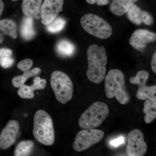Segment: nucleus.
<instances>
[{"label":"nucleus","instance_id":"1","mask_svg":"<svg viewBox=\"0 0 156 156\" xmlns=\"http://www.w3.org/2000/svg\"><path fill=\"white\" fill-rule=\"evenodd\" d=\"M87 78L94 83L100 84L106 76L108 58L105 48L96 44L90 45L87 50Z\"/></svg>","mask_w":156,"mask_h":156},{"label":"nucleus","instance_id":"2","mask_svg":"<svg viewBox=\"0 0 156 156\" xmlns=\"http://www.w3.org/2000/svg\"><path fill=\"white\" fill-rule=\"evenodd\" d=\"M105 94L108 98L115 97L122 105L129 103L130 95L126 90L125 76L121 70H111L105 76Z\"/></svg>","mask_w":156,"mask_h":156},{"label":"nucleus","instance_id":"3","mask_svg":"<svg viewBox=\"0 0 156 156\" xmlns=\"http://www.w3.org/2000/svg\"><path fill=\"white\" fill-rule=\"evenodd\" d=\"M33 133L35 139L45 146L53 145L55 140L53 122L50 115L43 110H39L34 117Z\"/></svg>","mask_w":156,"mask_h":156},{"label":"nucleus","instance_id":"4","mask_svg":"<svg viewBox=\"0 0 156 156\" xmlns=\"http://www.w3.org/2000/svg\"><path fill=\"white\" fill-rule=\"evenodd\" d=\"M109 113L108 107L104 102L96 101L81 115L79 126L83 129L97 128L106 119Z\"/></svg>","mask_w":156,"mask_h":156},{"label":"nucleus","instance_id":"5","mask_svg":"<svg viewBox=\"0 0 156 156\" xmlns=\"http://www.w3.org/2000/svg\"><path fill=\"white\" fill-rule=\"evenodd\" d=\"M50 84L58 101L65 104L71 100L73 93V85L66 74L60 71L53 72L51 74Z\"/></svg>","mask_w":156,"mask_h":156},{"label":"nucleus","instance_id":"6","mask_svg":"<svg viewBox=\"0 0 156 156\" xmlns=\"http://www.w3.org/2000/svg\"><path fill=\"white\" fill-rule=\"evenodd\" d=\"M80 23L84 30L98 38L107 39L112 34L110 25L96 14H85L81 18Z\"/></svg>","mask_w":156,"mask_h":156},{"label":"nucleus","instance_id":"7","mask_svg":"<svg viewBox=\"0 0 156 156\" xmlns=\"http://www.w3.org/2000/svg\"><path fill=\"white\" fill-rule=\"evenodd\" d=\"M104 136V132L101 130L94 128L84 129L77 134L73 144V148L77 152L87 150L100 142Z\"/></svg>","mask_w":156,"mask_h":156},{"label":"nucleus","instance_id":"8","mask_svg":"<svg viewBox=\"0 0 156 156\" xmlns=\"http://www.w3.org/2000/svg\"><path fill=\"white\" fill-rule=\"evenodd\" d=\"M128 145L126 152L129 156H143L147 151V146L144 136L139 129H135L129 132L127 136Z\"/></svg>","mask_w":156,"mask_h":156},{"label":"nucleus","instance_id":"9","mask_svg":"<svg viewBox=\"0 0 156 156\" xmlns=\"http://www.w3.org/2000/svg\"><path fill=\"white\" fill-rule=\"evenodd\" d=\"M148 78V73L145 70L139 71L135 76L130 78V83L138 86V89L136 95L140 100H146L156 94V85L150 87L146 86Z\"/></svg>","mask_w":156,"mask_h":156},{"label":"nucleus","instance_id":"10","mask_svg":"<svg viewBox=\"0 0 156 156\" xmlns=\"http://www.w3.org/2000/svg\"><path fill=\"white\" fill-rule=\"evenodd\" d=\"M64 0H44L41 8V22L48 25L63 10Z\"/></svg>","mask_w":156,"mask_h":156},{"label":"nucleus","instance_id":"11","mask_svg":"<svg viewBox=\"0 0 156 156\" xmlns=\"http://www.w3.org/2000/svg\"><path fill=\"white\" fill-rule=\"evenodd\" d=\"M19 124L15 120H10L0 134V148L8 149L14 144L19 131Z\"/></svg>","mask_w":156,"mask_h":156},{"label":"nucleus","instance_id":"12","mask_svg":"<svg viewBox=\"0 0 156 156\" xmlns=\"http://www.w3.org/2000/svg\"><path fill=\"white\" fill-rule=\"evenodd\" d=\"M156 34L154 33L145 29L136 30L129 40L130 44L136 50H143L148 44L155 41Z\"/></svg>","mask_w":156,"mask_h":156},{"label":"nucleus","instance_id":"13","mask_svg":"<svg viewBox=\"0 0 156 156\" xmlns=\"http://www.w3.org/2000/svg\"><path fill=\"white\" fill-rule=\"evenodd\" d=\"M126 13L128 19L136 25H139L142 23L147 25L153 24L154 19L151 14L141 10L135 4L131 6Z\"/></svg>","mask_w":156,"mask_h":156},{"label":"nucleus","instance_id":"14","mask_svg":"<svg viewBox=\"0 0 156 156\" xmlns=\"http://www.w3.org/2000/svg\"><path fill=\"white\" fill-rule=\"evenodd\" d=\"M46 85V80L41 79L40 77H36L34 79L33 85L28 86L23 84L19 88L17 94L20 97L23 99H31L34 96V91L44 89Z\"/></svg>","mask_w":156,"mask_h":156},{"label":"nucleus","instance_id":"15","mask_svg":"<svg viewBox=\"0 0 156 156\" xmlns=\"http://www.w3.org/2000/svg\"><path fill=\"white\" fill-rule=\"evenodd\" d=\"M42 0H23V13L27 17L39 20L41 17Z\"/></svg>","mask_w":156,"mask_h":156},{"label":"nucleus","instance_id":"16","mask_svg":"<svg viewBox=\"0 0 156 156\" xmlns=\"http://www.w3.org/2000/svg\"><path fill=\"white\" fill-rule=\"evenodd\" d=\"M17 24L14 20L9 19L0 20V44L4 41L5 36L14 39L17 38Z\"/></svg>","mask_w":156,"mask_h":156},{"label":"nucleus","instance_id":"17","mask_svg":"<svg viewBox=\"0 0 156 156\" xmlns=\"http://www.w3.org/2000/svg\"><path fill=\"white\" fill-rule=\"evenodd\" d=\"M138 0H112L110 7L111 11L117 16L126 14Z\"/></svg>","mask_w":156,"mask_h":156},{"label":"nucleus","instance_id":"18","mask_svg":"<svg viewBox=\"0 0 156 156\" xmlns=\"http://www.w3.org/2000/svg\"><path fill=\"white\" fill-rule=\"evenodd\" d=\"M20 34L25 41H30L34 37L36 32L34 28V19L27 16L23 17L20 26Z\"/></svg>","mask_w":156,"mask_h":156},{"label":"nucleus","instance_id":"19","mask_svg":"<svg viewBox=\"0 0 156 156\" xmlns=\"http://www.w3.org/2000/svg\"><path fill=\"white\" fill-rule=\"evenodd\" d=\"M144 113L145 114L144 121L150 124L156 118V96H152L146 99L144 104Z\"/></svg>","mask_w":156,"mask_h":156},{"label":"nucleus","instance_id":"20","mask_svg":"<svg viewBox=\"0 0 156 156\" xmlns=\"http://www.w3.org/2000/svg\"><path fill=\"white\" fill-rule=\"evenodd\" d=\"M22 71L23 72V74L14 77L12 79V85L15 88H18L21 87L31 77L38 75L41 72V70L39 68L36 67L32 70L23 69Z\"/></svg>","mask_w":156,"mask_h":156},{"label":"nucleus","instance_id":"21","mask_svg":"<svg viewBox=\"0 0 156 156\" xmlns=\"http://www.w3.org/2000/svg\"><path fill=\"white\" fill-rule=\"evenodd\" d=\"M56 50L60 56L69 57L73 56L76 51L75 45L66 40H60L57 44Z\"/></svg>","mask_w":156,"mask_h":156},{"label":"nucleus","instance_id":"22","mask_svg":"<svg viewBox=\"0 0 156 156\" xmlns=\"http://www.w3.org/2000/svg\"><path fill=\"white\" fill-rule=\"evenodd\" d=\"M34 146V143L31 140H23L21 141L16 146L14 150V155L29 156L32 152Z\"/></svg>","mask_w":156,"mask_h":156},{"label":"nucleus","instance_id":"23","mask_svg":"<svg viewBox=\"0 0 156 156\" xmlns=\"http://www.w3.org/2000/svg\"><path fill=\"white\" fill-rule=\"evenodd\" d=\"M66 23L65 20L61 17H56L47 25V29L49 32L55 34L61 31Z\"/></svg>","mask_w":156,"mask_h":156},{"label":"nucleus","instance_id":"24","mask_svg":"<svg viewBox=\"0 0 156 156\" xmlns=\"http://www.w3.org/2000/svg\"><path fill=\"white\" fill-rule=\"evenodd\" d=\"M33 65V61L29 58L23 59L18 62L17 67L18 69L22 71L23 69H30Z\"/></svg>","mask_w":156,"mask_h":156},{"label":"nucleus","instance_id":"25","mask_svg":"<svg viewBox=\"0 0 156 156\" xmlns=\"http://www.w3.org/2000/svg\"><path fill=\"white\" fill-rule=\"evenodd\" d=\"M14 59L11 56L0 58V66L4 69H8L14 64Z\"/></svg>","mask_w":156,"mask_h":156},{"label":"nucleus","instance_id":"26","mask_svg":"<svg viewBox=\"0 0 156 156\" xmlns=\"http://www.w3.org/2000/svg\"><path fill=\"white\" fill-rule=\"evenodd\" d=\"M125 142V138L123 136H120L118 138L112 140L110 142V145L114 147H118L119 146L122 145Z\"/></svg>","mask_w":156,"mask_h":156},{"label":"nucleus","instance_id":"27","mask_svg":"<svg viewBox=\"0 0 156 156\" xmlns=\"http://www.w3.org/2000/svg\"><path fill=\"white\" fill-rule=\"evenodd\" d=\"M86 1L90 5H94L96 3L99 6L106 5L109 2V0H86Z\"/></svg>","mask_w":156,"mask_h":156},{"label":"nucleus","instance_id":"28","mask_svg":"<svg viewBox=\"0 0 156 156\" xmlns=\"http://www.w3.org/2000/svg\"><path fill=\"white\" fill-rule=\"evenodd\" d=\"M12 55V51L11 49L4 48L0 49V58L2 57H9Z\"/></svg>","mask_w":156,"mask_h":156},{"label":"nucleus","instance_id":"29","mask_svg":"<svg viewBox=\"0 0 156 156\" xmlns=\"http://www.w3.org/2000/svg\"><path fill=\"white\" fill-rule=\"evenodd\" d=\"M151 69L155 73H156V53H154L151 60Z\"/></svg>","mask_w":156,"mask_h":156},{"label":"nucleus","instance_id":"30","mask_svg":"<svg viewBox=\"0 0 156 156\" xmlns=\"http://www.w3.org/2000/svg\"><path fill=\"white\" fill-rule=\"evenodd\" d=\"M4 8H5V5L2 0H0V18L4 11Z\"/></svg>","mask_w":156,"mask_h":156},{"label":"nucleus","instance_id":"31","mask_svg":"<svg viewBox=\"0 0 156 156\" xmlns=\"http://www.w3.org/2000/svg\"><path fill=\"white\" fill-rule=\"evenodd\" d=\"M11 1H13V2H16V1H18V0H11Z\"/></svg>","mask_w":156,"mask_h":156}]
</instances>
